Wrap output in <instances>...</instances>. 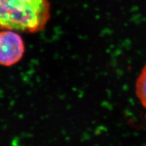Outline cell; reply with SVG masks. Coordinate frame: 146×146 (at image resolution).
I'll return each mask as SVG.
<instances>
[{
  "label": "cell",
  "mask_w": 146,
  "mask_h": 146,
  "mask_svg": "<svg viewBox=\"0 0 146 146\" xmlns=\"http://www.w3.org/2000/svg\"><path fill=\"white\" fill-rule=\"evenodd\" d=\"M51 17L50 0H0V29L23 33L43 30Z\"/></svg>",
  "instance_id": "6da1fadb"
},
{
  "label": "cell",
  "mask_w": 146,
  "mask_h": 146,
  "mask_svg": "<svg viewBox=\"0 0 146 146\" xmlns=\"http://www.w3.org/2000/svg\"><path fill=\"white\" fill-rule=\"evenodd\" d=\"M25 52V42L18 32L0 31V65L12 66L16 64L23 58Z\"/></svg>",
  "instance_id": "7a4b0ae2"
},
{
  "label": "cell",
  "mask_w": 146,
  "mask_h": 146,
  "mask_svg": "<svg viewBox=\"0 0 146 146\" xmlns=\"http://www.w3.org/2000/svg\"><path fill=\"white\" fill-rule=\"evenodd\" d=\"M135 94L141 104L146 109V64L136 80Z\"/></svg>",
  "instance_id": "3957f363"
}]
</instances>
